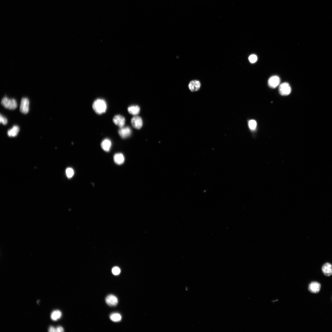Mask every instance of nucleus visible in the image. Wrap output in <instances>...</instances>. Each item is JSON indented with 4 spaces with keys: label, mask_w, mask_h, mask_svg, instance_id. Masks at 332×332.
Returning a JSON list of instances; mask_svg holds the SVG:
<instances>
[{
    "label": "nucleus",
    "mask_w": 332,
    "mask_h": 332,
    "mask_svg": "<svg viewBox=\"0 0 332 332\" xmlns=\"http://www.w3.org/2000/svg\"><path fill=\"white\" fill-rule=\"evenodd\" d=\"M19 131V128L18 126H13V128L8 130V135L10 137H15L16 136Z\"/></svg>",
    "instance_id": "dca6fc26"
},
{
    "label": "nucleus",
    "mask_w": 332,
    "mask_h": 332,
    "mask_svg": "<svg viewBox=\"0 0 332 332\" xmlns=\"http://www.w3.org/2000/svg\"><path fill=\"white\" fill-rule=\"evenodd\" d=\"M56 332H63L64 331L63 328L61 326H58L56 328Z\"/></svg>",
    "instance_id": "b1692460"
},
{
    "label": "nucleus",
    "mask_w": 332,
    "mask_h": 332,
    "mask_svg": "<svg viewBox=\"0 0 332 332\" xmlns=\"http://www.w3.org/2000/svg\"><path fill=\"white\" fill-rule=\"evenodd\" d=\"M322 271L323 274L327 276L332 275V265L330 263L324 264L322 268Z\"/></svg>",
    "instance_id": "9d476101"
},
{
    "label": "nucleus",
    "mask_w": 332,
    "mask_h": 332,
    "mask_svg": "<svg viewBox=\"0 0 332 332\" xmlns=\"http://www.w3.org/2000/svg\"><path fill=\"white\" fill-rule=\"evenodd\" d=\"M66 174L67 177L69 178H72L74 174V171L72 168H68L66 170Z\"/></svg>",
    "instance_id": "6ab92c4d"
},
{
    "label": "nucleus",
    "mask_w": 332,
    "mask_h": 332,
    "mask_svg": "<svg viewBox=\"0 0 332 332\" xmlns=\"http://www.w3.org/2000/svg\"><path fill=\"white\" fill-rule=\"evenodd\" d=\"M29 101L27 98H23L21 100L20 111L24 114L28 113L29 111Z\"/></svg>",
    "instance_id": "20e7f679"
},
{
    "label": "nucleus",
    "mask_w": 332,
    "mask_h": 332,
    "mask_svg": "<svg viewBox=\"0 0 332 332\" xmlns=\"http://www.w3.org/2000/svg\"><path fill=\"white\" fill-rule=\"evenodd\" d=\"M279 91L282 96H287L290 94L291 88L290 85L287 83H284L280 85Z\"/></svg>",
    "instance_id": "7ed1b4c3"
},
{
    "label": "nucleus",
    "mask_w": 332,
    "mask_h": 332,
    "mask_svg": "<svg viewBox=\"0 0 332 332\" xmlns=\"http://www.w3.org/2000/svg\"><path fill=\"white\" fill-rule=\"evenodd\" d=\"M249 59L251 63H253L256 62L257 60V57L256 55L253 54L249 56Z\"/></svg>",
    "instance_id": "412c9836"
},
{
    "label": "nucleus",
    "mask_w": 332,
    "mask_h": 332,
    "mask_svg": "<svg viewBox=\"0 0 332 332\" xmlns=\"http://www.w3.org/2000/svg\"><path fill=\"white\" fill-rule=\"evenodd\" d=\"M106 303L110 306H115L118 304V300L117 298L115 295H110L105 298Z\"/></svg>",
    "instance_id": "1a4fd4ad"
},
{
    "label": "nucleus",
    "mask_w": 332,
    "mask_h": 332,
    "mask_svg": "<svg viewBox=\"0 0 332 332\" xmlns=\"http://www.w3.org/2000/svg\"><path fill=\"white\" fill-rule=\"evenodd\" d=\"M48 331L50 332H56V329L53 327L51 326L49 329Z\"/></svg>",
    "instance_id": "393cba45"
},
{
    "label": "nucleus",
    "mask_w": 332,
    "mask_h": 332,
    "mask_svg": "<svg viewBox=\"0 0 332 332\" xmlns=\"http://www.w3.org/2000/svg\"><path fill=\"white\" fill-rule=\"evenodd\" d=\"M118 134L120 137L123 138L129 137L131 134V130L130 128L128 127H123L120 128L118 130Z\"/></svg>",
    "instance_id": "6e6552de"
},
{
    "label": "nucleus",
    "mask_w": 332,
    "mask_h": 332,
    "mask_svg": "<svg viewBox=\"0 0 332 332\" xmlns=\"http://www.w3.org/2000/svg\"><path fill=\"white\" fill-rule=\"evenodd\" d=\"M92 107L96 113L100 115L105 112L107 109V104L104 100L98 99L93 103Z\"/></svg>",
    "instance_id": "f257e3e1"
},
{
    "label": "nucleus",
    "mask_w": 332,
    "mask_h": 332,
    "mask_svg": "<svg viewBox=\"0 0 332 332\" xmlns=\"http://www.w3.org/2000/svg\"><path fill=\"white\" fill-rule=\"evenodd\" d=\"M131 124L133 127L135 129H139L141 128L143 125L142 118L140 117L135 116L131 120Z\"/></svg>",
    "instance_id": "423d86ee"
},
{
    "label": "nucleus",
    "mask_w": 332,
    "mask_h": 332,
    "mask_svg": "<svg viewBox=\"0 0 332 332\" xmlns=\"http://www.w3.org/2000/svg\"><path fill=\"white\" fill-rule=\"evenodd\" d=\"M110 319L113 322H118L122 319V316L120 314L117 313H113L110 316Z\"/></svg>",
    "instance_id": "a211bd4d"
},
{
    "label": "nucleus",
    "mask_w": 332,
    "mask_h": 332,
    "mask_svg": "<svg viewBox=\"0 0 332 332\" xmlns=\"http://www.w3.org/2000/svg\"><path fill=\"white\" fill-rule=\"evenodd\" d=\"M128 110L130 114L135 116L139 114L140 108L138 105H131L128 108Z\"/></svg>",
    "instance_id": "2eb2a0df"
},
{
    "label": "nucleus",
    "mask_w": 332,
    "mask_h": 332,
    "mask_svg": "<svg viewBox=\"0 0 332 332\" xmlns=\"http://www.w3.org/2000/svg\"><path fill=\"white\" fill-rule=\"evenodd\" d=\"M1 105L5 108L9 110H14L17 107V103L15 99H9L5 97L2 100Z\"/></svg>",
    "instance_id": "f03ea898"
},
{
    "label": "nucleus",
    "mask_w": 332,
    "mask_h": 332,
    "mask_svg": "<svg viewBox=\"0 0 332 332\" xmlns=\"http://www.w3.org/2000/svg\"><path fill=\"white\" fill-rule=\"evenodd\" d=\"M112 145L111 142L109 139L106 138L104 139L101 143V147L102 149L105 152H109L110 150Z\"/></svg>",
    "instance_id": "f8f14e48"
},
{
    "label": "nucleus",
    "mask_w": 332,
    "mask_h": 332,
    "mask_svg": "<svg viewBox=\"0 0 332 332\" xmlns=\"http://www.w3.org/2000/svg\"><path fill=\"white\" fill-rule=\"evenodd\" d=\"M257 123L254 120H250L249 123V128L252 130H254L256 128Z\"/></svg>",
    "instance_id": "aec40b11"
},
{
    "label": "nucleus",
    "mask_w": 332,
    "mask_h": 332,
    "mask_svg": "<svg viewBox=\"0 0 332 332\" xmlns=\"http://www.w3.org/2000/svg\"><path fill=\"white\" fill-rule=\"evenodd\" d=\"M280 82L281 79L279 77L276 76H273L269 79L268 85L270 88H275L280 84Z\"/></svg>",
    "instance_id": "39448f33"
},
{
    "label": "nucleus",
    "mask_w": 332,
    "mask_h": 332,
    "mask_svg": "<svg viewBox=\"0 0 332 332\" xmlns=\"http://www.w3.org/2000/svg\"><path fill=\"white\" fill-rule=\"evenodd\" d=\"M321 286V284L317 282H311L309 285L308 289L310 293L316 294L320 292Z\"/></svg>",
    "instance_id": "0eeeda50"
},
{
    "label": "nucleus",
    "mask_w": 332,
    "mask_h": 332,
    "mask_svg": "<svg viewBox=\"0 0 332 332\" xmlns=\"http://www.w3.org/2000/svg\"><path fill=\"white\" fill-rule=\"evenodd\" d=\"M112 273L115 275H118L120 274L121 270L117 267H115L112 269Z\"/></svg>",
    "instance_id": "4be33fe9"
},
{
    "label": "nucleus",
    "mask_w": 332,
    "mask_h": 332,
    "mask_svg": "<svg viewBox=\"0 0 332 332\" xmlns=\"http://www.w3.org/2000/svg\"><path fill=\"white\" fill-rule=\"evenodd\" d=\"M201 84L200 82L197 81H191L189 85V87L192 91H195L200 89Z\"/></svg>",
    "instance_id": "4468645a"
},
{
    "label": "nucleus",
    "mask_w": 332,
    "mask_h": 332,
    "mask_svg": "<svg viewBox=\"0 0 332 332\" xmlns=\"http://www.w3.org/2000/svg\"><path fill=\"white\" fill-rule=\"evenodd\" d=\"M125 157L121 153L116 154L114 156V160L115 164L118 165L123 164L125 161Z\"/></svg>",
    "instance_id": "ddd939ff"
},
{
    "label": "nucleus",
    "mask_w": 332,
    "mask_h": 332,
    "mask_svg": "<svg viewBox=\"0 0 332 332\" xmlns=\"http://www.w3.org/2000/svg\"><path fill=\"white\" fill-rule=\"evenodd\" d=\"M0 123H2L4 125H5L8 123L7 119L2 116L1 115V117H0Z\"/></svg>",
    "instance_id": "5701e85b"
},
{
    "label": "nucleus",
    "mask_w": 332,
    "mask_h": 332,
    "mask_svg": "<svg viewBox=\"0 0 332 332\" xmlns=\"http://www.w3.org/2000/svg\"><path fill=\"white\" fill-rule=\"evenodd\" d=\"M113 122L120 128L124 127L125 123V119L122 115H116L113 118Z\"/></svg>",
    "instance_id": "9b49d317"
},
{
    "label": "nucleus",
    "mask_w": 332,
    "mask_h": 332,
    "mask_svg": "<svg viewBox=\"0 0 332 332\" xmlns=\"http://www.w3.org/2000/svg\"><path fill=\"white\" fill-rule=\"evenodd\" d=\"M62 316L61 312L58 310L54 311L51 315V319L54 321H57L61 318Z\"/></svg>",
    "instance_id": "f3484780"
}]
</instances>
